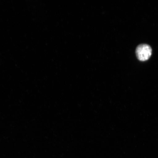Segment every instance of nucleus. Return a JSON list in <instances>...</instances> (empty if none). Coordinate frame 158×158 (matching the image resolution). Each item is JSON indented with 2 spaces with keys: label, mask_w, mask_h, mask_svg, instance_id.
I'll return each mask as SVG.
<instances>
[{
  "label": "nucleus",
  "mask_w": 158,
  "mask_h": 158,
  "mask_svg": "<svg viewBox=\"0 0 158 158\" xmlns=\"http://www.w3.org/2000/svg\"><path fill=\"white\" fill-rule=\"evenodd\" d=\"M135 52L138 60L144 62L148 60L151 56L152 49L149 45L141 44L137 47Z\"/></svg>",
  "instance_id": "obj_1"
}]
</instances>
